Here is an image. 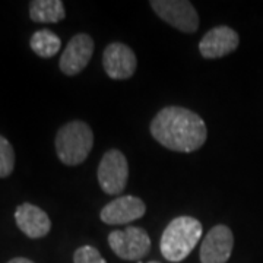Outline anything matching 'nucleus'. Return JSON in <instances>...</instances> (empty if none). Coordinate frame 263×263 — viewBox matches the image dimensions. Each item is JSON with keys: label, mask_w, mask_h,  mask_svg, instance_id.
Listing matches in <instances>:
<instances>
[{"label": "nucleus", "mask_w": 263, "mask_h": 263, "mask_svg": "<svg viewBox=\"0 0 263 263\" xmlns=\"http://www.w3.org/2000/svg\"><path fill=\"white\" fill-rule=\"evenodd\" d=\"M151 133L162 146L176 152L197 151L208 138L200 116L183 107L162 108L151 123Z\"/></svg>", "instance_id": "f257e3e1"}, {"label": "nucleus", "mask_w": 263, "mask_h": 263, "mask_svg": "<svg viewBox=\"0 0 263 263\" xmlns=\"http://www.w3.org/2000/svg\"><path fill=\"white\" fill-rule=\"evenodd\" d=\"M202 237V224L192 216H179L170 222L161 237V253L170 262H181L192 253Z\"/></svg>", "instance_id": "f03ea898"}, {"label": "nucleus", "mask_w": 263, "mask_h": 263, "mask_svg": "<svg viewBox=\"0 0 263 263\" xmlns=\"http://www.w3.org/2000/svg\"><path fill=\"white\" fill-rule=\"evenodd\" d=\"M56 154L59 160L66 165L82 164L94 146L92 129L85 122L66 123L56 135Z\"/></svg>", "instance_id": "7ed1b4c3"}, {"label": "nucleus", "mask_w": 263, "mask_h": 263, "mask_svg": "<svg viewBox=\"0 0 263 263\" xmlns=\"http://www.w3.org/2000/svg\"><path fill=\"white\" fill-rule=\"evenodd\" d=\"M129 164L122 151L110 149L98 165V181L107 195H119L127 186Z\"/></svg>", "instance_id": "20e7f679"}, {"label": "nucleus", "mask_w": 263, "mask_h": 263, "mask_svg": "<svg viewBox=\"0 0 263 263\" xmlns=\"http://www.w3.org/2000/svg\"><path fill=\"white\" fill-rule=\"evenodd\" d=\"M108 245L120 259L141 260L149 253L151 238L141 227H129L124 231L110 233Z\"/></svg>", "instance_id": "39448f33"}, {"label": "nucleus", "mask_w": 263, "mask_h": 263, "mask_svg": "<svg viewBox=\"0 0 263 263\" xmlns=\"http://www.w3.org/2000/svg\"><path fill=\"white\" fill-rule=\"evenodd\" d=\"M154 12L171 27L183 32H196L199 15L193 5L186 0H155L151 2Z\"/></svg>", "instance_id": "423d86ee"}, {"label": "nucleus", "mask_w": 263, "mask_h": 263, "mask_svg": "<svg viewBox=\"0 0 263 263\" xmlns=\"http://www.w3.org/2000/svg\"><path fill=\"white\" fill-rule=\"evenodd\" d=\"M94 53V41L88 34H76L67 43L65 51L60 56L59 67L67 76L81 73L88 66Z\"/></svg>", "instance_id": "0eeeda50"}, {"label": "nucleus", "mask_w": 263, "mask_h": 263, "mask_svg": "<svg viewBox=\"0 0 263 263\" xmlns=\"http://www.w3.org/2000/svg\"><path fill=\"white\" fill-rule=\"evenodd\" d=\"M103 66L105 73L111 79H129L138 66V60L130 47L123 43L108 44L103 53Z\"/></svg>", "instance_id": "6e6552de"}, {"label": "nucleus", "mask_w": 263, "mask_h": 263, "mask_svg": "<svg viewBox=\"0 0 263 263\" xmlns=\"http://www.w3.org/2000/svg\"><path fill=\"white\" fill-rule=\"evenodd\" d=\"M234 247V235L227 226H215L200 246L202 263H227Z\"/></svg>", "instance_id": "1a4fd4ad"}, {"label": "nucleus", "mask_w": 263, "mask_h": 263, "mask_svg": "<svg viewBox=\"0 0 263 263\" xmlns=\"http://www.w3.org/2000/svg\"><path fill=\"white\" fill-rule=\"evenodd\" d=\"M146 206L143 200L136 196H120L107 203L101 211V221L108 226L129 224L145 215Z\"/></svg>", "instance_id": "9d476101"}, {"label": "nucleus", "mask_w": 263, "mask_h": 263, "mask_svg": "<svg viewBox=\"0 0 263 263\" xmlns=\"http://www.w3.org/2000/svg\"><path fill=\"white\" fill-rule=\"evenodd\" d=\"M240 38L230 27H215L208 31L199 43V51L205 59H219L238 47Z\"/></svg>", "instance_id": "9b49d317"}, {"label": "nucleus", "mask_w": 263, "mask_h": 263, "mask_svg": "<svg viewBox=\"0 0 263 263\" xmlns=\"http://www.w3.org/2000/svg\"><path fill=\"white\" fill-rule=\"evenodd\" d=\"M15 221L18 228L29 238H43L51 230V221L48 215L37 205L22 203L15 211Z\"/></svg>", "instance_id": "f8f14e48"}, {"label": "nucleus", "mask_w": 263, "mask_h": 263, "mask_svg": "<svg viewBox=\"0 0 263 263\" xmlns=\"http://www.w3.org/2000/svg\"><path fill=\"white\" fill-rule=\"evenodd\" d=\"M29 18L38 24H56L66 18L62 0H32L29 2Z\"/></svg>", "instance_id": "ddd939ff"}, {"label": "nucleus", "mask_w": 263, "mask_h": 263, "mask_svg": "<svg viewBox=\"0 0 263 263\" xmlns=\"http://www.w3.org/2000/svg\"><path fill=\"white\" fill-rule=\"evenodd\" d=\"M29 46L37 56L43 57V59H50L59 53L62 41L53 31L40 29L32 34V37L29 40Z\"/></svg>", "instance_id": "4468645a"}, {"label": "nucleus", "mask_w": 263, "mask_h": 263, "mask_svg": "<svg viewBox=\"0 0 263 263\" xmlns=\"http://www.w3.org/2000/svg\"><path fill=\"white\" fill-rule=\"evenodd\" d=\"M15 168V151L5 136L0 135V179H6Z\"/></svg>", "instance_id": "2eb2a0df"}, {"label": "nucleus", "mask_w": 263, "mask_h": 263, "mask_svg": "<svg viewBox=\"0 0 263 263\" xmlns=\"http://www.w3.org/2000/svg\"><path fill=\"white\" fill-rule=\"evenodd\" d=\"M73 263H107L101 253L92 246H82L73 254Z\"/></svg>", "instance_id": "dca6fc26"}, {"label": "nucleus", "mask_w": 263, "mask_h": 263, "mask_svg": "<svg viewBox=\"0 0 263 263\" xmlns=\"http://www.w3.org/2000/svg\"><path fill=\"white\" fill-rule=\"evenodd\" d=\"M8 263H34L32 260H29L27 257H13L12 260H9Z\"/></svg>", "instance_id": "f3484780"}, {"label": "nucleus", "mask_w": 263, "mask_h": 263, "mask_svg": "<svg viewBox=\"0 0 263 263\" xmlns=\"http://www.w3.org/2000/svg\"><path fill=\"white\" fill-rule=\"evenodd\" d=\"M149 263H160V262H149Z\"/></svg>", "instance_id": "a211bd4d"}]
</instances>
